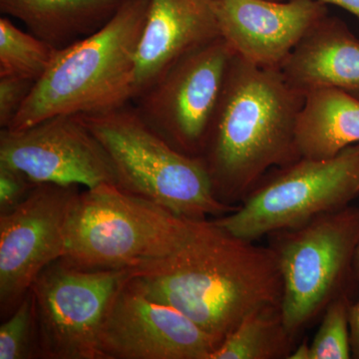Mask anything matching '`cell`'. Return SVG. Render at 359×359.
I'll list each match as a JSON object with an SVG mask.
<instances>
[{"mask_svg": "<svg viewBox=\"0 0 359 359\" xmlns=\"http://www.w3.org/2000/svg\"><path fill=\"white\" fill-rule=\"evenodd\" d=\"M131 271L80 268L62 257L48 264L30 287L39 358L104 359V323Z\"/></svg>", "mask_w": 359, "mask_h": 359, "instance_id": "8", "label": "cell"}, {"mask_svg": "<svg viewBox=\"0 0 359 359\" xmlns=\"http://www.w3.org/2000/svg\"><path fill=\"white\" fill-rule=\"evenodd\" d=\"M80 117L109 155L120 188L190 219L219 218L237 209L217 199L202 160L170 145L134 105Z\"/></svg>", "mask_w": 359, "mask_h": 359, "instance_id": "4", "label": "cell"}, {"mask_svg": "<svg viewBox=\"0 0 359 359\" xmlns=\"http://www.w3.org/2000/svg\"><path fill=\"white\" fill-rule=\"evenodd\" d=\"M149 0H125L100 30L60 49L11 126L62 114H93L133 100L136 59Z\"/></svg>", "mask_w": 359, "mask_h": 359, "instance_id": "3", "label": "cell"}, {"mask_svg": "<svg viewBox=\"0 0 359 359\" xmlns=\"http://www.w3.org/2000/svg\"><path fill=\"white\" fill-rule=\"evenodd\" d=\"M304 101L280 68L235 54L199 157L219 202L240 205L271 170L299 159L295 128Z\"/></svg>", "mask_w": 359, "mask_h": 359, "instance_id": "2", "label": "cell"}, {"mask_svg": "<svg viewBox=\"0 0 359 359\" xmlns=\"http://www.w3.org/2000/svg\"><path fill=\"white\" fill-rule=\"evenodd\" d=\"M219 33L241 57L280 68L302 37L328 15L316 0H214Z\"/></svg>", "mask_w": 359, "mask_h": 359, "instance_id": "13", "label": "cell"}, {"mask_svg": "<svg viewBox=\"0 0 359 359\" xmlns=\"http://www.w3.org/2000/svg\"><path fill=\"white\" fill-rule=\"evenodd\" d=\"M36 81L16 75H0V127L11 126Z\"/></svg>", "mask_w": 359, "mask_h": 359, "instance_id": "22", "label": "cell"}, {"mask_svg": "<svg viewBox=\"0 0 359 359\" xmlns=\"http://www.w3.org/2000/svg\"><path fill=\"white\" fill-rule=\"evenodd\" d=\"M349 301L347 292L335 297L323 313L320 327L309 344V359H349Z\"/></svg>", "mask_w": 359, "mask_h": 359, "instance_id": "20", "label": "cell"}, {"mask_svg": "<svg viewBox=\"0 0 359 359\" xmlns=\"http://www.w3.org/2000/svg\"><path fill=\"white\" fill-rule=\"evenodd\" d=\"M235 54L222 36L201 45L137 96L135 108L170 145L199 158Z\"/></svg>", "mask_w": 359, "mask_h": 359, "instance_id": "9", "label": "cell"}, {"mask_svg": "<svg viewBox=\"0 0 359 359\" xmlns=\"http://www.w3.org/2000/svg\"><path fill=\"white\" fill-rule=\"evenodd\" d=\"M359 144V100L334 88L311 90L295 128L299 158L327 159Z\"/></svg>", "mask_w": 359, "mask_h": 359, "instance_id": "17", "label": "cell"}, {"mask_svg": "<svg viewBox=\"0 0 359 359\" xmlns=\"http://www.w3.org/2000/svg\"><path fill=\"white\" fill-rule=\"evenodd\" d=\"M218 37L214 0H149L137 52L133 100L177 59Z\"/></svg>", "mask_w": 359, "mask_h": 359, "instance_id": "14", "label": "cell"}, {"mask_svg": "<svg viewBox=\"0 0 359 359\" xmlns=\"http://www.w3.org/2000/svg\"><path fill=\"white\" fill-rule=\"evenodd\" d=\"M289 359H309V344L306 340L294 347Z\"/></svg>", "mask_w": 359, "mask_h": 359, "instance_id": "26", "label": "cell"}, {"mask_svg": "<svg viewBox=\"0 0 359 359\" xmlns=\"http://www.w3.org/2000/svg\"><path fill=\"white\" fill-rule=\"evenodd\" d=\"M130 278L155 301L188 316L218 346L250 314L282 306L273 248L236 237L214 219H193L174 252L132 269Z\"/></svg>", "mask_w": 359, "mask_h": 359, "instance_id": "1", "label": "cell"}, {"mask_svg": "<svg viewBox=\"0 0 359 359\" xmlns=\"http://www.w3.org/2000/svg\"><path fill=\"white\" fill-rule=\"evenodd\" d=\"M215 340L178 309L149 297L131 278L104 323V359H210Z\"/></svg>", "mask_w": 359, "mask_h": 359, "instance_id": "12", "label": "cell"}, {"mask_svg": "<svg viewBox=\"0 0 359 359\" xmlns=\"http://www.w3.org/2000/svg\"><path fill=\"white\" fill-rule=\"evenodd\" d=\"M359 196V144L327 159L299 158L264 177L235 211L215 223L256 241L299 228L351 205Z\"/></svg>", "mask_w": 359, "mask_h": 359, "instance_id": "6", "label": "cell"}, {"mask_svg": "<svg viewBox=\"0 0 359 359\" xmlns=\"http://www.w3.org/2000/svg\"><path fill=\"white\" fill-rule=\"evenodd\" d=\"M33 358H40L34 297L29 290L0 327V359Z\"/></svg>", "mask_w": 359, "mask_h": 359, "instance_id": "21", "label": "cell"}, {"mask_svg": "<svg viewBox=\"0 0 359 359\" xmlns=\"http://www.w3.org/2000/svg\"><path fill=\"white\" fill-rule=\"evenodd\" d=\"M276 1H282V0H276ZM316 1L341 7L344 11L353 14L359 20V0H316Z\"/></svg>", "mask_w": 359, "mask_h": 359, "instance_id": "25", "label": "cell"}, {"mask_svg": "<svg viewBox=\"0 0 359 359\" xmlns=\"http://www.w3.org/2000/svg\"><path fill=\"white\" fill-rule=\"evenodd\" d=\"M78 186L39 184L20 205L0 214V314L15 311L37 276L65 257Z\"/></svg>", "mask_w": 359, "mask_h": 359, "instance_id": "10", "label": "cell"}, {"mask_svg": "<svg viewBox=\"0 0 359 359\" xmlns=\"http://www.w3.org/2000/svg\"><path fill=\"white\" fill-rule=\"evenodd\" d=\"M271 247L282 273V316L294 334L347 292L359 245V205L316 217L308 224L278 231Z\"/></svg>", "mask_w": 359, "mask_h": 359, "instance_id": "7", "label": "cell"}, {"mask_svg": "<svg viewBox=\"0 0 359 359\" xmlns=\"http://www.w3.org/2000/svg\"><path fill=\"white\" fill-rule=\"evenodd\" d=\"M58 49L16 27L8 18L0 20V75H16L37 81L43 76Z\"/></svg>", "mask_w": 359, "mask_h": 359, "instance_id": "19", "label": "cell"}, {"mask_svg": "<svg viewBox=\"0 0 359 359\" xmlns=\"http://www.w3.org/2000/svg\"><path fill=\"white\" fill-rule=\"evenodd\" d=\"M295 339L283 323L280 306L264 309L245 318L210 359H289Z\"/></svg>", "mask_w": 359, "mask_h": 359, "instance_id": "18", "label": "cell"}, {"mask_svg": "<svg viewBox=\"0 0 359 359\" xmlns=\"http://www.w3.org/2000/svg\"><path fill=\"white\" fill-rule=\"evenodd\" d=\"M349 334H351V356L359 359V299L349 308Z\"/></svg>", "mask_w": 359, "mask_h": 359, "instance_id": "24", "label": "cell"}, {"mask_svg": "<svg viewBox=\"0 0 359 359\" xmlns=\"http://www.w3.org/2000/svg\"><path fill=\"white\" fill-rule=\"evenodd\" d=\"M0 163L36 184L118 186L109 155L77 114L52 116L20 130L0 131Z\"/></svg>", "mask_w": 359, "mask_h": 359, "instance_id": "11", "label": "cell"}, {"mask_svg": "<svg viewBox=\"0 0 359 359\" xmlns=\"http://www.w3.org/2000/svg\"><path fill=\"white\" fill-rule=\"evenodd\" d=\"M353 276L355 280H359V245L358 250H356L355 257H354Z\"/></svg>", "mask_w": 359, "mask_h": 359, "instance_id": "27", "label": "cell"}, {"mask_svg": "<svg viewBox=\"0 0 359 359\" xmlns=\"http://www.w3.org/2000/svg\"><path fill=\"white\" fill-rule=\"evenodd\" d=\"M193 219L112 184L80 192L62 259L89 269H134L182 244Z\"/></svg>", "mask_w": 359, "mask_h": 359, "instance_id": "5", "label": "cell"}, {"mask_svg": "<svg viewBox=\"0 0 359 359\" xmlns=\"http://www.w3.org/2000/svg\"><path fill=\"white\" fill-rule=\"evenodd\" d=\"M280 70L302 94L334 88L359 100V39L344 21L327 15L306 32Z\"/></svg>", "mask_w": 359, "mask_h": 359, "instance_id": "15", "label": "cell"}, {"mask_svg": "<svg viewBox=\"0 0 359 359\" xmlns=\"http://www.w3.org/2000/svg\"><path fill=\"white\" fill-rule=\"evenodd\" d=\"M35 186L20 170L0 163V214L20 205Z\"/></svg>", "mask_w": 359, "mask_h": 359, "instance_id": "23", "label": "cell"}, {"mask_svg": "<svg viewBox=\"0 0 359 359\" xmlns=\"http://www.w3.org/2000/svg\"><path fill=\"white\" fill-rule=\"evenodd\" d=\"M125 0H0V11L25 23L32 34L55 49L100 30Z\"/></svg>", "mask_w": 359, "mask_h": 359, "instance_id": "16", "label": "cell"}]
</instances>
